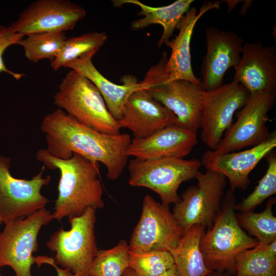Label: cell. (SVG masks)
<instances>
[{
	"label": "cell",
	"instance_id": "1",
	"mask_svg": "<svg viewBox=\"0 0 276 276\" xmlns=\"http://www.w3.org/2000/svg\"><path fill=\"white\" fill-rule=\"evenodd\" d=\"M41 130L51 155L68 159L75 153L93 162L102 163L110 180L117 179L127 164L126 152L132 140L128 133L98 132L80 123L60 108L43 118Z\"/></svg>",
	"mask_w": 276,
	"mask_h": 276
},
{
	"label": "cell",
	"instance_id": "2",
	"mask_svg": "<svg viewBox=\"0 0 276 276\" xmlns=\"http://www.w3.org/2000/svg\"><path fill=\"white\" fill-rule=\"evenodd\" d=\"M35 155L45 167L60 173L54 219L61 221L65 217L81 215L88 208L97 210L104 206L98 163L75 153L70 159H58L47 149L38 150Z\"/></svg>",
	"mask_w": 276,
	"mask_h": 276
},
{
	"label": "cell",
	"instance_id": "3",
	"mask_svg": "<svg viewBox=\"0 0 276 276\" xmlns=\"http://www.w3.org/2000/svg\"><path fill=\"white\" fill-rule=\"evenodd\" d=\"M233 193L229 190L224 195L212 226L201 238L200 250L207 267L212 271L235 270L237 256L259 243L239 224L235 213L236 199Z\"/></svg>",
	"mask_w": 276,
	"mask_h": 276
},
{
	"label": "cell",
	"instance_id": "4",
	"mask_svg": "<svg viewBox=\"0 0 276 276\" xmlns=\"http://www.w3.org/2000/svg\"><path fill=\"white\" fill-rule=\"evenodd\" d=\"M53 103L80 123L98 132L117 134L121 128L98 89L87 78L70 70L53 96Z\"/></svg>",
	"mask_w": 276,
	"mask_h": 276
},
{
	"label": "cell",
	"instance_id": "5",
	"mask_svg": "<svg viewBox=\"0 0 276 276\" xmlns=\"http://www.w3.org/2000/svg\"><path fill=\"white\" fill-rule=\"evenodd\" d=\"M167 60L165 52L141 82L155 100L175 114V125L197 134L201 126L203 90L200 84L186 80H168L165 71Z\"/></svg>",
	"mask_w": 276,
	"mask_h": 276
},
{
	"label": "cell",
	"instance_id": "6",
	"mask_svg": "<svg viewBox=\"0 0 276 276\" xmlns=\"http://www.w3.org/2000/svg\"><path fill=\"white\" fill-rule=\"evenodd\" d=\"M96 209L88 208L80 216L68 218L71 228H61L46 243L55 253L57 265L74 274L89 276L92 262L98 250L95 234Z\"/></svg>",
	"mask_w": 276,
	"mask_h": 276
},
{
	"label": "cell",
	"instance_id": "7",
	"mask_svg": "<svg viewBox=\"0 0 276 276\" xmlns=\"http://www.w3.org/2000/svg\"><path fill=\"white\" fill-rule=\"evenodd\" d=\"M202 164L197 159L168 157L155 159L130 160L128 183L145 187L156 192L162 203L168 205L180 200L178 189L183 181L195 178Z\"/></svg>",
	"mask_w": 276,
	"mask_h": 276
},
{
	"label": "cell",
	"instance_id": "8",
	"mask_svg": "<svg viewBox=\"0 0 276 276\" xmlns=\"http://www.w3.org/2000/svg\"><path fill=\"white\" fill-rule=\"evenodd\" d=\"M53 219V214L43 208L26 218L5 224L0 233V267H10L15 276H33L31 267L36 258L33 253L38 249V235Z\"/></svg>",
	"mask_w": 276,
	"mask_h": 276
},
{
	"label": "cell",
	"instance_id": "9",
	"mask_svg": "<svg viewBox=\"0 0 276 276\" xmlns=\"http://www.w3.org/2000/svg\"><path fill=\"white\" fill-rule=\"evenodd\" d=\"M197 185L188 187L174 204L173 214L184 233L194 225L212 226L221 206L227 179L215 171H199Z\"/></svg>",
	"mask_w": 276,
	"mask_h": 276
},
{
	"label": "cell",
	"instance_id": "10",
	"mask_svg": "<svg viewBox=\"0 0 276 276\" xmlns=\"http://www.w3.org/2000/svg\"><path fill=\"white\" fill-rule=\"evenodd\" d=\"M275 95L267 91L250 94L237 120L226 131L219 144L213 150L206 152L212 155H219L253 147L266 141L271 133L266 124Z\"/></svg>",
	"mask_w": 276,
	"mask_h": 276
},
{
	"label": "cell",
	"instance_id": "11",
	"mask_svg": "<svg viewBox=\"0 0 276 276\" xmlns=\"http://www.w3.org/2000/svg\"><path fill=\"white\" fill-rule=\"evenodd\" d=\"M11 158L0 154V217L6 224L26 217L45 208L49 202L41 193L51 177H43L45 167L30 179L14 177L10 172Z\"/></svg>",
	"mask_w": 276,
	"mask_h": 276
},
{
	"label": "cell",
	"instance_id": "12",
	"mask_svg": "<svg viewBox=\"0 0 276 276\" xmlns=\"http://www.w3.org/2000/svg\"><path fill=\"white\" fill-rule=\"evenodd\" d=\"M183 234L169 205L157 202L147 194L143 200L140 219L131 236L129 249L133 253L169 251Z\"/></svg>",
	"mask_w": 276,
	"mask_h": 276
},
{
	"label": "cell",
	"instance_id": "13",
	"mask_svg": "<svg viewBox=\"0 0 276 276\" xmlns=\"http://www.w3.org/2000/svg\"><path fill=\"white\" fill-rule=\"evenodd\" d=\"M250 94L235 80L203 91L201 139L210 150L219 144L233 124L236 111L246 104Z\"/></svg>",
	"mask_w": 276,
	"mask_h": 276
},
{
	"label": "cell",
	"instance_id": "14",
	"mask_svg": "<svg viewBox=\"0 0 276 276\" xmlns=\"http://www.w3.org/2000/svg\"><path fill=\"white\" fill-rule=\"evenodd\" d=\"M85 9L69 0H37L30 3L11 25L25 36L73 30L86 15Z\"/></svg>",
	"mask_w": 276,
	"mask_h": 276
},
{
	"label": "cell",
	"instance_id": "15",
	"mask_svg": "<svg viewBox=\"0 0 276 276\" xmlns=\"http://www.w3.org/2000/svg\"><path fill=\"white\" fill-rule=\"evenodd\" d=\"M206 53L201 69L200 86L204 91L223 84L226 72L239 63L243 40L236 33L220 30L214 26L205 30Z\"/></svg>",
	"mask_w": 276,
	"mask_h": 276
},
{
	"label": "cell",
	"instance_id": "16",
	"mask_svg": "<svg viewBox=\"0 0 276 276\" xmlns=\"http://www.w3.org/2000/svg\"><path fill=\"white\" fill-rule=\"evenodd\" d=\"M175 114L155 100L145 88L134 91L129 97L121 119V128H127L134 139H144L168 126L175 125Z\"/></svg>",
	"mask_w": 276,
	"mask_h": 276
},
{
	"label": "cell",
	"instance_id": "17",
	"mask_svg": "<svg viewBox=\"0 0 276 276\" xmlns=\"http://www.w3.org/2000/svg\"><path fill=\"white\" fill-rule=\"evenodd\" d=\"M275 147L274 131L266 141L247 150L216 155L205 152L201 162L206 170L224 175L228 179L233 192L236 189L244 190L250 182L249 175L251 171Z\"/></svg>",
	"mask_w": 276,
	"mask_h": 276
},
{
	"label": "cell",
	"instance_id": "18",
	"mask_svg": "<svg viewBox=\"0 0 276 276\" xmlns=\"http://www.w3.org/2000/svg\"><path fill=\"white\" fill-rule=\"evenodd\" d=\"M234 68V80L250 94L263 91L276 94L274 46H264L260 42L244 43L240 62Z\"/></svg>",
	"mask_w": 276,
	"mask_h": 276
},
{
	"label": "cell",
	"instance_id": "19",
	"mask_svg": "<svg viewBox=\"0 0 276 276\" xmlns=\"http://www.w3.org/2000/svg\"><path fill=\"white\" fill-rule=\"evenodd\" d=\"M197 134L176 125L164 128L144 139H133L126 154L140 159L183 158L197 145Z\"/></svg>",
	"mask_w": 276,
	"mask_h": 276
},
{
	"label": "cell",
	"instance_id": "20",
	"mask_svg": "<svg viewBox=\"0 0 276 276\" xmlns=\"http://www.w3.org/2000/svg\"><path fill=\"white\" fill-rule=\"evenodd\" d=\"M220 3H205L198 13L194 7L190 8L179 22L177 29L179 31L176 37L165 44L171 49L165 71L168 80H183L195 84L200 80L193 73L192 66L190 43L195 26L198 20L207 11L219 7Z\"/></svg>",
	"mask_w": 276,
	"mask_h": 276
},
{
	"label": "cell",
	"instance_id": "21",
	"mask_svg": "<svg viewBox=\"0 0 276 276\" xmlns=\"http://www.w3.org/2000/svg\"><path fill=\"white\" fill-rule=\"evenodd\" d=\"M93 56L88 55L77 58L68 63L65 67L77 71L90 80L101 94L112 117L119 121L122 117L124 106L129 97L135 90L144 88L143 86L131 75L123 77L122 85L111 82L95 66L92 62Z\"/></svg>",
	"mask_w": 276,
	"mask_h": 276
},
{
	"label": "cell",
	"instance_id": "22",
	"mask_svg": "<svg viewBox=\"0 0 276 276\" xmlns=\"http://www.w3.org/2000/svg\"><path fill=\"white\" fill-rule=\"evenodd\" d=\"M112 2L115 7L130 4L140 8L139 15L144 17L132 22L131 26L133 30L144 29L153 24L160 25L163 28V32L157 43L160 47L169 41L174 31L177 29L181 19L190 9V6L194 1L177 0L169 5L158 7L146 5L138 0H116Z\"/></svg>",
	"mask_w": 276,
	"mask_h": 276
},
{
	"label": "cell",
	"instance_id": "23",
	"mask_svg": "<svg viewBox=\"0 0 276 276\" xmlns=\"http://www.w3.org/2000/svg\"><path fill=\"white\" fill-rule=\"evenodd\" d=\"M205 228L201 225L192 226L169 251L179 276H206L212 272L207 267L200 250Z\"/></svg>",
	"mask_w": 276,
	"mask_h": 276
},
{
	"label": "cell",
	"instance_id": "24",
	"mask_svg": "<svg viewBox=\"0 0 276 276\" xmlns=\"http://www.w3.org/2000/svg\"><path fill=\"white\" fill-rule=\"evenodd\" d=\"M108 36L105 32H91L66 38L56 58L50 61L51 67L57 71L70 62L88 55H95L105 44Z\"/></svg>",
	"mask_w": 276,
	"mask_h": 276
},
{
	"label": "cell",
	"instance_id": "25",
	"mask_svg": "<svg viewBox=\"0 0 276 276\" xmlns=\"http://www.w3.org/2000/svg\"><path fill=\"white\" fill-rule=\"evenodd\" d=\"M66 39L65 32H43L30 34L17 44L22 46L26 57L36 63L43 59L53 60L59 55Z\"/></svg>",
	"mask_w": 276,
	"mask_h": 276
},
{
	"label": "cell",
	"instance_id": "26",
	"mask_svg": "<svg viewBox=\"0 0 276 276\" xmlns=\"http://www.w3.org/2000/svg\"><path fill=\"white\" fill-rule=\"evenodd\" d=\"M130 251L127 242L121 240L114 247L98 249L89 269V276H122L129 267Z\"/></svg>",
	"mask_w": 276,
	"mask_h": 276
},
{
	"label": "cell",
	"instance_id": "27",
	"mask_svg": "<svg viewBox=\"0 0 276 276\" xmlns=\"http://www.w3.org/2000/svg\"><path fill=\"white\" fill-rule=\"evenodd\" d=\"M275 203V198H271L262 212L250 211L242 213L239 217L240 226L256 237L259 245H267L276 240V217L272 211Z\"/></svg>",
	"mask_w": 276,
	"mask_h": 276
},
{
	"label": "cell",
	"instance_id": "28",
	"mask_svg": "<svg viewBox=\"0 0 276 276\" xmlns=\"http://www.w3.org/2000/svg\"><path fill=\"white\" fill-rule=\"evenodd\" d=\"M266 159L268 167L254 190L241 202L234 205L235 210L242 213L253 211L256 206L276 193V154L272 151Z\"/></svg>",
	"mask_w": 276,
	"mask_h": 276
},
{
	"label": "cell",
	"instance_id": "29",
	"mask_svg": "<svg viewBox=\"0 0 276 276\" xmlns=\"http://www.w3.org/2000/svg\"><path fill=\"white\" fill-rule=\"evenodd\" d=\"M236 276H276V260L270 258L255 247L237 257Z\"/></svg>",
	"mask_w": 276,
	"mask_h": 276
},
{
	"label": "cell",
	"instance_id": "30",
	"mask_svg": "<svg viewBox=\"0 0 276 276\" xmlns=\"http://www.w3.org/2000/svg\"><path fill=\"white\" fill-rule=\"evenodd\" d=\"M174 266L167 250H151L130 254L129 267L137 276H157Z\"/></svg>",
	"mask_w": 276,
	"mask_h": 276
},
{
	"label": "cell",
	"instance_id": "31",
	"mask_svg": "<svg viewBox=\"0 0 276 276\" xmlns=\"http://www.w3.org/2000/svg\"><path fill=\"white\" fill-rule=\"evenodd\" d=\"M24 37L18 33L11 24L7 26H0V73L8 74L16 80L20 79L25 75L8 69L4 61L3 55L8 48L12 45L17 44Z\"/></svg>",
	"mask_w": 276,
	"mask_h": 276
},
{
	"label": "cell",
	"instance_id": "32",
	"mask_svg": "<svg viewBox=\"0 0 276 276\" xmlns=\"http://www.w3.org/2000/svg\"><path fill=\"white\" fill-rule=\"evenodd\" d=\"M35 263L37 264L38 267L43 264H47L53 266L56 271L57 276H82L79 274L72 273L66 269L59 267L55 263L52 257L37 256L35 258Z\"/></svg>",
	"mask_w": 276,
	"mask_h": 276
},
{
	"label": "cell",
	"instance_id": "33",
	"mask_svg": "<svg viewBox=\"0 0 276 276\" xmlns=\"http://www.w3.org/2000/svg\"><path fill=\"white\" fill-rule=\"evenodd\" d=\"M256 247L259 248L270 258L276 260V240L267 245H261L258 244Z\"/></svg>",
	"mask_w": 276,
	"mask_h": 276
},
{
	"label": "cell",
	"instance_id": "34",
	"mask_svg": "<svg viewBox=\"0 0 276 276\" xmlns=\"http://www.w3.org/2000/svg\"><path fill=\"white\" fill-rule=\"evenodd\" d=\"M157 276H179L175 266Z\"/></svg>",
	"mask_w": 276,
	"mask_h": 276
},
{
	"label": "cell",
	"instance_id": "35",
	"mask_svg": "<svg viewBox=\"0 0 276 276\" xmlns=\"http://www.w3.org/2000/svg\"><path fill=\"white\" fill-rule=\"evenodd\" d=\"M122 276H137L134 271L130 267L127 268Z\"/></svg>",
	"mask_w": 276,
	"mask_h": 276
},
{
	"label": "cell",
	"instance_id": "36",
	"mask_svg": "<svg viewBox=\"0 0 276 276\" xmlns=\"http://www.w3.org/2000/svg\"><path fill=\"white\" fill-rule=\"evenodd\" d=\"M206 276H230L229 274L221 273H213V271Z\"/></svg>",
	"mask_w": 276,
	"mask_h": 276
},
{
	"label": "cell",
	"instance_id": "37",
	"mask_svg": "<svg viewBox=\"0 0 276 276\" xmlns=\"http://www.w3.org/2000/svg\"><path fill=\"white\" fill-rule=\"evenodd\" d=\"M3 222H2V219H1V218L0 217V224H1Z\"/></svg>",
	"mask_w": 276,
	"mask_h": 276
},
{
	"label": "cell",
	"instance_id": "38",
	"mask_svg": "<svg viewBox=\"0 0 276 276\" xmlns=\"http://www.w3.org/2000/svg\"><path fill=\"white\" fill-rule=\"evenodd\" d=\"M1 276V275H0Z\"/></svg>",
	"mask_w": 276,
	"mask_h": 276
}]
</instances>
